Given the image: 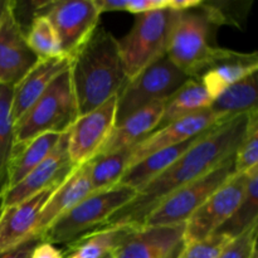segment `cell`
<instances>
[{
	"mask_svg": "<svg viewBox=\"0 0 258 258\" xmlns=\"http://www.w3.org/2000/svg\"><path fill=\"white\" fill-rule=\"evenodd\" d=\"M203 4L202 0H168L166 9L176 13H184L188 10H193Z\"/></svg>",
	"mask_w": 258,
	"mask_h": 258,
	"instance_id": "cell-37",
	"label": "cell"
},
{
	"mask_svg": "<svg viewBox=\"0 0 258 258\" xmlns=\"http://www.w3.org/2000/svg\"><path fill=\"white\" fill-rule=\"evenodd\" d=\"M35 15H44L54 28L63 55L72 58L98 27L100 12L93 0L38 3Z\"/></svg>",
	"mask_w": 258,
	"mask_h": 258,
	"instance_id": "cell-9",
	"label": "cell"
},
{
	"mask_svg": "<svg viewBox=\"0 0 258 258\" xmlns=\"http://www.w3.org/2000/svg\"><path fill=\"white\" fill-rule=\"evenodd\" d=\"M92 193L88 165L76 166L70 175L53 190L52 196L40 211L39 217L33 227V236H40L50 224L67 213L76 204Z\"/></svg>",
	"mask_w": 258,
	"mask_h": 258,
	"instance_id": "cell-16",
	"label": "cell"
},
{
	"mask_svg": "<svg viewBox=\"0 0 258 258\" xmlns=\"http://www.w3.org/2000/svg\"><path fill=\"white\" fill-rule=\"evenodd\" d=\"M201 135L191 139V140L184 141V143L179 144V145L158 150L156 153H153L150 154V155L146 156V158H144L143 160H140L139 163L131 165L130 168L126 170V173L123 174L120 184L130 186V188L139 191L141 188H144L146 184L150 183L151 180H154L156 176L160 175L163 171H165L176 159L180 158V156L183 155L194 143H196L197 139Z\"/></svg>",
	"mask_w": 258,
	"mask_h": 258,
	"instance_id": "cell-22",
	"label": "cell"
},
{
	"mask_svg": "<svg viewBox=\"0 0 258 258\" xmlns=\"http://www.w3.org/2000/svg\"><path fill=\"white\" fill-rule=\"evenodd\" d=\"M27 43L39 59L62 57L60 43L54 28L44 15H34L28 33Z\"/></svg>",
	"mask_w": 258,
	"mask_h": 258,
	"instance_id": "cell-29",
	"label": "cell"
},
{
	"mask_svg": "<svg viewBox=\"0 0 258 258\" xmlns=\"http://www.w3.org/2000/svg\"><path fill=\"white\" fill-rule=\"evenodd\" d=\"M117 96L97 108L78 116L68 131V155L75 166L85 165L97 156L116 126Z\"/></svg>",
	"mask_w": 258,
	"mask_h": 258,
	"instance_id": "cell-10",
	"label": "cell"
},
{
	"mask_svg": "<svg viewBox=\"0 0 258 258\" xmlns=\"http://www.w3.org/2000/svg\"><path fill=\"white\" fill-rule=\"evenodd\" d=\"M60 136L58 134H44L24 145L15 146L8 170V189L17 185L30 171L34 170L54 150Z\"/></svg>",
	"mask_w": 258,
	"mask_h": 258,
	"instance_id": "cell-23",
	"label": "cell"
},
{
	"mask_svg": "<svg viewBox=\"0 0 258 258\" xmlns=\"http://www.w3.org/2000/svg\"><path fill=\"white\" fill-rule=\"evenodd\" d=\"M257 227L258 224L232 239L218 258H251L257 249Z\"/></svg>",
	"mask_w": 258,
	"mask_h": 258,
	"instance_id": "cell-32",
	"label": "cell"
},
{
	"mask_svg": "<svg viewBox=\"0 0 258 258\" xmlns=\"http://www.w3.org/2000/svg\"><path fill=\"white\" fill-rule=\"evenodd\" d=\"M68 155V134H63L54 150L20 183L8 189L4 194V207L14 206L39 191L57 186L75 169Z\"/></svg>",
	"mask_w": 258,
	"mask_h": 258,
	"instance_id": "cell-14",
	"label": "cell"
},
{
	"mask_svg": "<svg viewBox=\"0 0 258 258\" xmlns=\"http://www.w3.org/2000/svg\"><path fill=\"white\" fill-rule=\"evenodd\" d=\"M138 191L123 184L103 191H95L53 222L40 238L50 244H68L83 234L102 228L122 207L130 203Z\"/></svg>",
	"mask_w": 258,
	"mask_h": 258,
	"instance_id": "cell-5",
	"label": "cell"
},
{
	"mask_svg": "<svg viewBox=\"0 0 258 258\" xmlns=\"http://www.w3.org/2000/svg\"><path fill=\"white\" fill-rule=\"evenodd\" d=\"M100 14L105 12H125L127 0H93Z\"/></svg>",
	"mask_w": 258,
	"mask_h": 258,
	"instance_id": "cell-36",
	"label": "cell"
},
{
	"mask_svg": "<svg viewBox=\"0 0 258 258\" xmlns=\"http://www.w3.org/2000/svg\"><path fill=\"white\" fill-rule=\"evenodd\" d=\"M258 71L257 53H238L228 50L222 59L214 63L199 77L202 85L212 98Z\"/></svg>",
	"mask_w": 258,
	"mask_h": 258,
	"instance_id": "cell-20",
	"label": "cell"
},
{
	"mask_svg": "<svg viewBox=\"0 0 258 258\" xmlns=\"http://www.w3.org/2000/svg\"><path fill=\"white\" fill-rule=\"evenodd\" d=\"M180 13L169 9L136 15L130 32L117 40L123 71L128 81L166 55Z\"/></svg>",
	"mask_w": 258,
	"mask_h": 258,
	"instance_id": "cell-6",
	"label": "cell"
},
{
	"mask_svg": "<svg viewBox=\"0 0 258 258\" xmlns=\"http://www.w3.org/2000/svg\"><path fill=\"white\" fill-rule=\"evenodd\" d=\"M184 224L141 226L134 229L112 252L113 258H169L180 251Z\"/></svg>",
	"mask_w": 258,
	"mask_h": 258,
	"instance_id": "cell-15",
	"label": "cell"
},
{
	"mask_svg": "<svg viewBox=\"0 0 258 258\" xmlns=\"http://www.w3.org/2000/svg\"><path fill=\"white\" fill-rule=\"evenodd\" d=\"M7 2H8V0H0V20H2L3 13H4L5 5H7Z\"/></svg>",
	"mask_w": 258,
	"mask_h": 258,
	"instance_id": "cell-38",
	"label": "cell"
},
{
	"mask_svg": "<svg viewBox=\"0 0 258 258\" xmlns=\"http://www.w3.org/2000/svg\"><path fill=\"white\" fill-rule=\"evenodd\" d=\"M42 241L40 236H33L30 234L22 242H19L15 246L10 248L4 249L0 252V258H30L33 249L37 247V244Z\"/></svg>",
	"mask_w": 258,
	"mask_h": 258,
	"instance_id": "cell-33",
	"label": "cell"
},
{
	"mask_svg": "<svg viewBox=\"0 0 258 258\" xmlns=\"http://www.w3.org/2000/svg\"><path fill=\"white\" fill-rule=\"evenodd\" d=\"M251 258H258V251H257V249L253 252V254H252Z\"/></svg>",
	"mask_w": 258,
	"mask_h": 258,
	"instance_id": "cell-40",
	"label": "cell"
},
{
	"mask_svg": "<svg viewBox=\"0 0 258 258\" xmlns=\"http://www.w3.org/2000/svg\"><path fill=\"white\" fill-rule=\"evenodd\" d=\"M4 211V193H0V217Z\"/></svg>",
	"mask_w": 258,
	"mask_h": 258,
	"instance_id": "cell-39",
	"label": "cell"
},
{
	"mask_svg": "<svg viewBox=\"0 0 258 258\" xmlns=\"http://www.w3.org/2000/svg\"><path fill=\"white\" fill-rule=\"evenodd\" d=\"M165 102L166 101H158L145 106L116 125L111 136L97 155H105L122 149L134 148L136 144L154 133L163 116Z\"/></svg>",
	"mask_w": 258,
	"mask_h": 258,
	"instance_id": "cell-19",
	"label": "cell"
},
{
	"mask_svg": "<svg viewBox=\"0 0 258 258\" xmlns=\"http://www.w3.org/2000/svg\"><path fill=\"white\" fill-rule=\"evenodd\" d=\"M78 116L80 112L68 68L15 122V146L24 145L44 134L63 135L70 131Z\"/></svg>",
	"mask_w": 258,
	"mask_h": 258,
	"instance_id": "cell-4",
	"label": "cell"
},
{
	"mask_svg": "<svg viewBox=\"0 0 258 258\" xmlns=\"http://www.w3.org/2000/svg\"><path fill=\"white\" fill-rule=\"evenodd\" d=\"M253 112L224 120L204 131L180 158L141 188L135 198L116 212L102 228L113 226L140 227L146 217L166 197L206 175L236 153Z\"/></svg>",
	"mask_w": 258,
	"mask_h": 258,
	"instance_id": "cell-1",
	"label": "cell"
},
{
	"mask_svg": "<svg viewBox=\"0 0 258 258\" xmlns=\"http://www.w3.org/2000/svg\"><path fill=\"white\" fill-rule=\"evenodd\" d=\"M168 0H127L125 12L131 14H144V13L155 12L166 9Z\"/></svg>",
	"mask_w": 258,
	"mask_h": 258,
	"instance_id": "cell-34",
	"label": "cell"
},
{
	"mask_svg": "<svg viewBox=\"0 0 258 258\" xmlns=\"http://www.w3.org/2000/svg\"><path fill=\"white\" fill-rule=\"evenodd\" d=\"M71 58L62 57L40 59L13 90V120L23 117L33 103L45 92L50 83L70 68Z\"/></svg>",
	"mask_w": 258,
	"mask_h": 258,
	"instance_id": "cell-17",
	"label": "cell"
},
{
	"mask_svg": "<svg viewBox=\"0 0 258 258\" xmlns=\"http://www.w3.org/2000/svg\"><path fill=\"white\" fill-rule=\"evenodd\" d=\"M236 173H247L258 165V112L254 111L249 118L248 127L241 144L234 153Z\"/></svg>",
	"mask_w": 258,
	"mask_h": 258,
	"instance_id": "cell-30",
	"label": "cell"
},
{
	"mask_svg": "<svg viewBox=\"0 0 258 258\" xmlns=\"http://www.w3.org/2000/svg\"><path fill=\"white\" fill-rule=\"evenodd\" d=\"M227 23L221 10L202 4L180 13L169 44V59L189 78L198 80L211 66L227 54L228 49L213 44V28Z\"/></svg>",
	"mask_w": 258,
	"mask_h": 258,
	"instance_id": "cell-3",
	"label": "cell"
},
{
	"mask_svg": "<svg viewBox=\"0 0 258 258\" xmlns=\"http://www.w3.org/2000/svg\"><path fill=\"white\" fill-rule=\"evenodd\" d=\"M256 224H258V165L247 171L243 197L234 213L217 229V233H223L233 239Z\"/></svg>",
	"mask_w": 258,
	"mask_h": 258,
	"instance_id": "cell-26",
	"label": "cell"
},
{
	"mask_svg": "<svg viewBox=\"0 0 258 258\" xmlns=\"http://www.w3.org/2000/svg\"><path fill=\"white\" fill-rule=\"evenodd\" d=\"M179 252H180V251H178V252H176V253H174V254H173V256H170V257H169V258H176V257H178Z\"/></svg>",
	"mask_w": 258,
	"mask_h": 258,
	"instance_id": "cell-41",
	"label": "cell"
},
{
	"mask_svg": "<svg viewBox=\"0 0 258 258\" xmlns=\"http://www.w3.org/2000/svg\"><path fill=\"white\" fill-rule=\"evenodd\" d=\"M71 82L81 115L91 112L127 85L117 39L97 27L90 39L71 58Z\"/></svg>",
	"mask_w": 258,
	"mask_h": 258,
	"instance_id": "cell-2",
	"label": "cell"
},
{
	"mask_svg": "<svg viewBox=\"0 0 258 258\" xmlns=\"http://www.w3.org/2000/svg\"><path fill=\"white\" fill-rule=\"evenodd\" d=\"M57 186L39 191L14 206L4 207L0 217V252L15 246L32 234L40 211Z\"/></svg>",
	"mask_w": 258,
	"mask_h": 258,
	"instance_id": "cell-18",
	"label": "cell"
},
{
	"mask_svg": "<svg viewBox=\"0 0 258 258\" xmlns=\"http://www.w3.org/2000/svg\"><path fill=\"white\" fill-rule=\"evenodd\" d=\"M13 90V86L0 83V193L4 194L8 189V170L15 149Z\"/></svg>",
	"mask_w": 258,
	"mask_h": 258,
	"instance_id": "cell-28",
	"label": "cell"
},
{
	"mask_svg": "<svg viewBox=\"0 0 258 258\" xmlns=\"http://www.w3.org/2000/svg\"><path fill=\"white\" fill-rule=\"evenodd\" d=\"M39 60L27 43L17 3L8 0L0 20V83L14 87Z\"/></svg>",
	"mask_w": 258,
	"mask_h": 258,
	"instance_id": "cell-12",
	"label": "cell"
},
{
	"mask_svg": "<svg viewBox=\"0 0 258 258\" xmlns=\"http://www.w3.org/2000/svg\"><path fill=\"white\" fill-rule=\"evenodd\" d=\"M224 120H229V118L213 112L211 108H208V110L191 113L185 117L173 121L164 127L151 133L134 146L128 168L158 150L191 140Z\"/></svg>",
	"mask_w": 258,
	"mask_h": 258,
	"instance_id": "cell-13",
	"label": "cell"
},
{
	"mask_svg": "<svg viewBox=\"0 0 258 258\" xmlns=\"http://www.w3.org/2000/svg\"><path fill=\"white\" fill-rule=\"evenodd\" d=\"M30 258H63V252L58 249L54 244H50L42 239L33 249Z\"/></svg>",
	"mask_w": 258,
	"mask_h": 258,
	"instance_id": "cell-35",
	"label": "cell"
},
{
	"mask_svg": "<svg viewBox=\"0 0 258 258\" xmlns=\"http://www.w3.org/2000/svg\"><path fill=\"white\" fill-rule=\"evenodd\" d=\"M103 258H113L112 257V253H110V254H107V256H105Z\"/></svg>",
	"mask_w": 258,
	"mask_h": 258,
	"instance_id": "cell-42",
	"label": "cell"
},
{
	"mask_svg": "<svg viewBox=\"0 0 258 258\" xmlns=\"http://www.w3.org/2000/svg\"><path fill=\"white\" fill-rule=\"evenodd\" d=\"M213 98L209 96L201 81L190 78L166 101L163 116L155 131L181 117L208 110L211 108Z\"/></svg>",
	"mask_w": 258,
	"mask_h": 258,
	"instance_id": "cell-24",
	"label": "cell"
},
{
	"mask_svg": "<svg viewBox=\"0 0 258 258\" xmlns=\"http://www.w3.org/2000/svg\"><path fill=\"white\" fill-rule=\"evenodd\" d=\"M247 173H236L221 188L214 191L193 216L185 222L184 244L199 241L211 234L229 219L244 194Z\"/></svg>",
	"mask_w": 258,
	"mask_h": 258,
	"instance_id": "cell-11",
	"label": "cell"
},
{
	"mask_svg": "<svg viewBox=\"0 0 258 258\" xmlns=\"http://www.w3.org/2000/svg\"><path fill=\"white\" fill-rule=\"evenodd\" d=\"M131 154L133 148L122 149L116 153L97 155L87 163L92 193L107 190L120 184L128 168Z\"/></svg>",
	"mask_w": 258,
	"mask_h": 258,
	"instance_id": "cell-27",
	"label": "cell"
},
{
	"mask_svg": "<svg viewBox=\"0 0 258 258\" xmlns=\"http://www.w3.org/2000/svg\"><path fill=\"white\" fill-rule=\"evenodd\" d=\"M190 80L164 55L125 86L116 102V125L145 106L158 101H168L179 88Z\"/></svg>",
	"mask_w": 258,
	"mask_h": 258,
	"instance_id": "cell-7",
	"label": "cell"
},
{
	"mask_svg": "<svg viewBox=\"0 0 258 258\" xmlns=\"http://www.w3.org/2000/svg\"><path fill=\"white\" fill-rule=\"evenodd\" d=\"M236 174L234 154L219 164L217 168L181 186L166 197L150 214L141 226H174L184 224L194 212L227 180ZM140 226V227H141Z\"/></svg>",
	"mask_w": 258,
	"mask_h": 258,
	"instance_id": "cell-8",
	"label": "cell"
},
{
	"mask_svg": "<svg viewBox=\"0 0 258 258\" xmlns=\"http://www.w3.org/2000/svg\"><path fill=\"white\" fill-rule=\"evenodd\" d=\"M138 227L113 226L95 229L66 244L63 258H103Z\"/></svg>",
	"mask_w": 258,
	"mask_h": 258,
	"instance_id": "cell-21",
	"label": "cell"
},
{
	"mask_svg": "<svg viewBox=\"0 0 258 258\" xmlns=\"http://www.w3.org/2000/svg\"><path fill=\"white\" fill-rule=\"evenodd\" d=\"M231 241V237L216 232L203 239L183 244L176 258H218Z\"/></svg>",
	"mask_w": 258,
	"mask_h": 258,
	"instance_id": "cell-31",
	"label": "cell"
},
{
	"mask_svg": "<svg viewBox=\"0 0 258 258\" xmlns=\"http://www.w3.org/2000/svg\"><path fill=\"white\" fill-rule=\"evenodd\" d=\"M257 73H251L217 96L211 110L228 118L257 111Z\"/></svg>",
	"mask_w": 258,
	"mask_h": 258,
	"instance_id": "cell-25",
	"label": "cell"
}]
</instances>
